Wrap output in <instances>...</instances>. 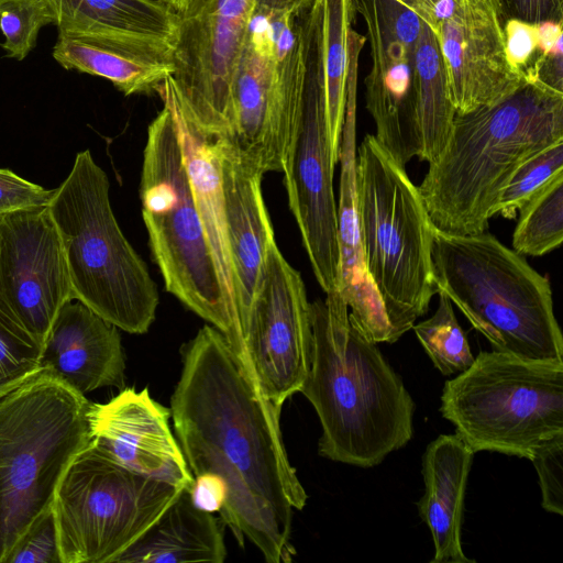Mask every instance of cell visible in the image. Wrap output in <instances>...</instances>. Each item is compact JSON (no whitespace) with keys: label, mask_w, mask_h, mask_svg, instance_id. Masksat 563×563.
<instances>
[{"label":"cell","mask_w":563,"mask_h":563,"mask_svg":"<svg viewBox=\"0 0 563 563\" xmlns=\"http://www.w3.org/2000/svg\"><path fill=\"white\" fill-rule=\"evenodd\" d=\"M169 410L192 475L212 473L224 481L219 514L238 542L247 538L268 563L291 562L294 510L303 509L308 496L289 462L280 409L252 386L211 324L183 347Z\"/></svg>","instance_id":"obj_1"},{"label":"cell","mask_w":563,"mask_h":563,"mask_svg":"<svg viewBox=\"0 0 563 563\" xmlns=\"http://www.w3.org/2000/svg\"><path fill=\"white\" fill-rule=\"evenodd\" d=\"M310 303L311 355L301 394L322 428L318 453L373 467L413 434L415 401L401 377L349 316L339 289Z\"/></svg>","instance_id":"obj_2"},{"label":"cell","mask_w":563,"mask_h":563,"mask_svg":"<svg viewBox=\"0 0 563 563\" xmlns=\"http://www.w3.org/2000/svg\"><path fill=\"white\" fill-rule=\"evenodd\" d=\"M563 141V92L526 79L503 100L456 113L418 187L431 222L453 234L487 230L518 167Z\"/></svg>","instance_id":"obj_3"},{"label":"cell","mask_w":563,"mask_h":563,"mask_svg":"<svg viewBox=\"0 0 563 563\" xmlns=\"http://www.w3.org/2000/svg\"><path fill=\"white\" fill-rule=\"evenodd\" d=\"M431 258L443 292L494 351L563 363V336L549 279L493 234H453L433 225Z\"/></svg>","instance_id":"obj_4"},{"label":"cell","mask_w":563,"mask_h":563,"mask_svg":"<svg viewBox=\"0 0 563 563\" xmlns=\"http://www.w3.org/2000/svg\"><path fill=\"white\" fill-rule=\"evenodd\" d=\"M110 183L89 150L48 205L60 236L74 298L120 330L148 331L158 291L146 264L124 236L111 208Z\"/></svg>","instance_id":"obj_5"},{"label":"cell","mask_w":563,"mask_h":563,"mask_svg":"<svg viewBox=\"0 0 563 563\" xmlns=\"http://www.w3.org/2000/svg\"><path fill=\"white\" fill-rule=\"evenodd\" d=\"M89 406L44 369L0 399V563L52 508L65 470L91 442Z\"/></svg>","instance_id":"obj_6"},{"label":"cell","mask_w":563,"mask_h":563,"mask_svg":"<svg viewBox=\"0 0 563 563\" xmlns=\"http://www.w3.org/2000/svg\"><path fill=\"white\" fill-rule=\"evenodd\" d=\"M356 189L366 266L395 343L438 294L433 223L418 186L374 134L356 148Z\"/></svg>","instance_id":"obj_7"},{"label":"cell","mask_w":563,"mask_h":563,"mask_svg":"<svg viewBox=\"0 0 563 563\" xmlns=\"http://www.w3.org/2000/svg\"><path fill=\"white\" fill-rule=\"evenodd\" d=\"M161 99L163 108L147 129L140 181L150 249L166 290L230 344L233 318L192 197L173 110Z\"/></svg>","instance_id":"obj_8"},{"label":"cell","mask_w":563,"mask_h":563,"mask_svg":"<svg viewBox=\"0 0 563 563\" xmlns=\"http://www.w3.org/2000/svg\"><path fill=\"white\" fill-rule=\"evenodd\" d=\"M440 411L475 453L529 460L563 432V363L481 352L466 371L444 383Z\"/></svg>","instance_id":"obj_9"},{"label":"cell","mask_w":563,"mask_h":563,"mask_svg":"<svg viewBox=\"0 0 563 563\" xmlns=\"http://www.w3.org/2000/svg\"><path fill=\"white\" fill-rule=\"evenodd\" d=\"M183 489L129 470L91 441L68 464L53 501L63 563H113Z\"/></svg>","instance_id":"obj_10"},{"label":"cell","mask_w":563,"mask_h":563,"mask_svg":"<svg viewBox=\"0 0 563 563\" xmlns=\"http://www.w3.org/2000/svg\"><path fill=\"white\" fill-rule=\"evenodd\" d=\"M305 78L299 130L284 170L289 208L298 224L314 277L328 294L339 289L336 202L321 57V15L317 0L299 16Z\"/></svg>","instance_id":"obj_11"},{"label":"cell","mask_w":563,"mask_h":563,"mask_svg":"<svg viewBox=\"0 0 563 563\" xmlns=\"http://www.w3.org/2000/svg\"><path fill=\"white\" fill-rule=\"evenodd\" d=\"M254 0H189L178 12L170 76L185 114L207 134L229 133L232 87Z\"/></svg>","instance_id":"obj_12"},{"label":"cell","mask_w":563,"mask_h":563,"mask_svg":"<svg viewBox=\"0 0 563 563\" xmlns=\"http://www.w3.org/2000/svg\"><path fill=\"white\" fill-rule=\"evenodd\" d=\"M311 341L305 283L275 242L235 361L258 394L282 409L307 378Z\"/></svg>","instance_id":"obj_13"},{"label":"cell","mask_w":563,"mask_h":563,"mask_svg":"<svg viewBox=\"0 0 563 563\" xmlns=\"http://www.w3.org/2000/svg\"><path fill=\"white\" fill-rule=\"evenodd\" d=\"M73 299L48 206L0 214V310L42 346L59 310Z\"/></svg>","instance_id":"obj_14"},{"label":"cell","mask_w":563,"mask_h":563,"mask_svg":"<svg viewBox=\"0 0 563 563\" xmlns=\"http://www.w3.org/2000/svg\"><path fill=\"white\" fill-rule=\"evenodd\" d=\"M369 41L366 109L379 144L401 165L421 154L413 109L415 52L423 22L397 0H352Z\"/></svg>","instance_id":"obj_15"},{"label":"cell","mask_w":563,"mask_h":563,"mask_svg":"<svg viewBox=\"0 0 563 563\" xmlns=\"http://www.w3.org/2000/svg\"><path fill=\"white\" fill-rule=\"evenodd\" d=\"M505 20L495 0H456L435 33L456 113L494 104L526 77L508 63Z\"/></svg>","instance_id":"obj_16"},{"label":"cell","mask_w":563,"mask_h":563,"mask_svg":"<svg viewBox=\"0 0 563 563\" xmlns=\"http://www.w3.org/2000/svg\"><path fill=\"white\" fill-rule=\"evenodd\" d=\"M170 410L147 388H125L104 404H91V441L110 457L141 475L189 489L194 475L169 427Z\"/></svg>","instance_id":"obj_17"},{"label":"cell","mask_w":563,"mask_h":563,"mask_svg":"<svg viewBox=\"0 0 563 563\" xmlns=\"http://www.w3.org/2000/svg\"><path fill=\"white\" fill-rule=\"evenodd\" d=\"M360 47L350 48L346 106L341 135V164L336 232L339 291L351 309L350 318L376 343L393 342L382 298L366 266L356 189V74Z\"/></svg>","instance_id":"obj_18"},{"label":"cell","mask_w":563,"mask_h":563,"mask_svg":"<svg viewBox=\"0 0 563 563\" xmlns=\"http://www.w3.org/2000/svg\"><path fill=\"white\" fill-rule=\"evenodd\" d=\"M228 239L234 279L240 352L242 333L263 287L276 242L263 191V173L220 139Z\"/></svg>","instance_id":"obj_19"},{"label":"cell","mask_w":563,"mask_h":563,"mask_svg":"<svg viewBox=\"0 0 563 563\" xmlns=\"http://www.w3.org/2000/svg\"><path fill=\"white\" fill-rule=\"evenodd\" d=\"M41 369L85 395L124 384L119 328L77 299L66 302L42 345Z\"/></svg>","instance_id":"obj_20"},{"label":"cell","mask_w":563,"mask_h":563,"mask_svg":"<svg viewBox=\"0 0 563 563\" xmlns=\"http://www.w3.org/2000/svg\"><path fill=\"white\" fill-rule=\"evenodd\" d=\"M173 52L158 41L63 33L52 55L63 68L102 77L130 96L156 91L174 74Z\"/></svg>","instance_id":"obj_21"},{"label":"cell","mask_w":563,"mask_h":563,"mask_svg":"<svg viewBox=\"0 0 563 563\" xmlns=\"http://www.w3.org/2000/svg\"><path fill=\"white\" fill-rule=\"evenodd\" d=\"M475 452L456 434H441L428 444L421 460L424 494L418 512L434 545L431 563H475L461 543L467 478Z\"/></svg>","instance_id":"obj_22"},{"label":"cell","mask_w":563,"mask_h":563,"mask_svg":"<svg viewBox=\"0 0 563 563\" xmlns=\"http://www.w3.org/2000/svg\"><path fill=\"white\" fill-rule=\"evenodd\" d=\"M274 37L269 18L254 13L232 87L228 144L263 174L269 173L267 117Z\"/></svg>","instance_id":"obj_23"},{"label":"cell","mask_w":563,"mask_h":563,"mask_svg":"<svg viewBox=\"0 0 563 563\" xmlns=\"http://www.w3.org/2000/svg\"><path fill=\"white\" fill-rule=\"evenodd\" d=\"M223 521L198 509L183 489L159 518L113 563H222Z\"/></svg>","instance_id":"obj_24"},{"label":"cell","mask_w":563,"mask_h":563,"mask_svg":"<svg viewBox=\"0 0 563 563\" xmlns=\"http://www.w3.org/2000/svg\"><path fill=\"white\" fill-rule=\"evenodd\" d=\"M58 34L136 37L175 46L178 14L150 0H47Z\"/></svg>","instance_id":"obj_25"},{"label":"cell","mask_w":563,"mask_h":563,"mask_svg":"<svg viewBox=\"0 0 563 563\" xmlns=\"http://www.w3.org/2000/svg\"><path fill=\"white\" fill-rule=\"evenodd\" d=\"M413 109L421 143L419 159L431 163L443 148L456 112L438 37L424 22L415 52Z\"/></svg>","instance_id":"obj_26"},{"label":"cell","mask_w":563,"mask_h":563,"mask_svg":"<svg viewBox=\"0 0 563 563\" xmlns=\"http://www.w3.org/2000/svg\"><path fill=\"white\" fill-rule=\"evenodd\" d=\"M318 3L328 131L332 155L338 164L346 106L349 32L355 11L352 0H318Z\"/></svg>","instance_id":"obj_27"},{"label":"cell","mask_w":563,"mask_h":563,"mask_svg":"<svg viewBox=\"0 0 563 563\" xmlns=\"http://www.w3.org/2000/svg\"><path fill=\"white\" fill-rule=\"evenodd\" d=\"M514 251L541 256L563 242V170L537 189L519 208Z\"/></svg>","instance_id":"obj_28"},{"label":"cell","mask_w":563,"mask_h":563,"mask_svg":"<svg viewBox=\"0 0 563 563\" xmlns=\"http://www.w3.org/2000/svg\"><path fill=\"white\" fill-rule=\"evenodd\" d=\"M438 295L439 305L433 316L413 324L412 329L441 374H460L473 364L475 357L455 317L452 301L443 292Z\"/></svg>","instance_id":"obj_29"},{"label":"cell","mask_w":563,"mask_h":563,"mask_svg":"<svg viewBox=\"0 0 563 563\" xmlns=\"http://www.w3.org/2000/svg\"><path fill=\"white\" fill-rule=\"evenodd\" d=\"M48 24H55V18L47 0H0L1 47L7 57L23 60Z\"/></svg>","instance_id":"obj_30"},{"label":"cell","mask_w":563,"mask_h":563,"mask_svg":"<svg viewBox=\"0 0 563 563\" xmlns=\"http://www.w3.org/2000/svg\"><path fill=\"white\" fill-rule=\"evenodd\" d=\"M42 346L0 310V399L41 371Z\"/></svg>","instance_id":"obj_31"},{"label":"cell","mask_w":563,"mask_h":563,"mask_svg":"<svg viewBox=\"0 0 563 563\" xmlns=\"http://www.w3.org/2000/svg\"><path fill=\"white\" fill-rule=\"evenodd\" d=\"M561 170H563V141L544 148L518 167L499 196L495 216L515 218L526 200Z\"/></svg>","instance_id":"obj_32"},{"label":"cell","mask_w":563,"mask_h":563,"mask_svg":"<svg viewBox=\"0 0 563 563\" xmlns=\"http://www.w3.org/2000/svg\"><path fill=\"white\" fill-rule=\"evenodd\" d=\"M3 563H63L53 508L22 533Z\"/></svg>","instance_id":"obj_33"},{"label":"cell","mask_w":563,"mask_h":563,"mask_svg":"<svg viewBox=\"0 0 563 563\" xmlns=\"http://www.w3.org/2000/svg\"><path fill=\"white\" fill-rule=\"evenodd\" d=\"M539 477L543 509L563 515V432L539 445L529 459Z\"/></svg>","instance_id":"obj_34"},{"label":"cell","mask_w":563,"mask_h":563,"mask_svg":"<svg viewBox=\"0 0 563 563\" xmlns=\"http://www.w3.org/2000/svg\"><path fill=\"white\" fill-rule=\"evenodd\" d=\"M55 189H45L10 169L0 168V214L47 207Z\"/></svg>","instance_id":"obj_35"},{"label":"cell","mask_w":563,"mask_h":563,"mask_svg":"<svg viewBox=\"0 0 563 563\" xmlns=\"http://www.w3.org/2000/svg\"><path fill=\"white\" fill-rule=\"evenodd\" d=\"M504 42L509 65L517 73L525 76L539 49L538 24L518 19L506 20L504 23Z\"/></svg>","instance_id":"obj_36"},{"label":"cell","mask_w":563,"mask_h":563,"mask_svg":"<svg viewBox=\"0 0 563 563\" xmlns=\"http://www.w3.org/2000/svg\"><path fill=\"white\" fill-rule=\"evenodd\" d=\"M504 20L518 19L530 23L563 22V0H495Z\"/></svg>","instance_id":"obj_37"},{"label":"cell","mask_w":563,"mask_h":563,"mask_svg":"<svg viewBox=\"0 0 563 563\" xmlns=\"http://www.w3.org/2000/svg\"><path fill=\"white\" fill-rule=\"evenodd\" d=\"M192 504L206 512L220 511L227 500V486L224 481L212 473L194 476L189 488Z\"/></svg>","instance_id":"obj_38"},{"label":"cell","mask_w":563,"mask_h":563,"mask_svg":"<svg viewBox=\"0 0 563 563\" xmlns=\"http://www.w3.org/2000/svg\"><path fill=\"white\" fill-rule=\"evenodd\" d=\"M415 12L429 27L437 33L440 23L448 18L456 0H397Z\"/></svg>","instance_id":"obj_39"},{"label":"cell","mask_w":563,"mask_h":563,"mask_svg":"<svg viewBox=\"0 0 563 563\" xmlns=\"http://www.w3.org/2000/svg\"><path fill=\"white\" fill-rule=\"evenodd\" d=\"M312 0H254V12L276 16L282 14L299 15L311 4Z\"/></svg>","instance_id":"obj_40"},{"label":"cell","mask_w":563,"mask_h":563,"mask_svg":"<svg viewBox=\"0 0 563 563\" xmlns=\"http://www.w3.org/2000/svg\"><path fill=\"white\" fill-rule=\"evenodd\" d=\"M158 4L165 5L176 13L181 12L189 0H150Z\"/></svg>","instance_id":"obj_41"}]
</instances>
